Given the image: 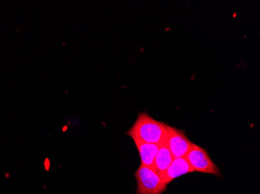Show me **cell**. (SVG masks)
I'll list each match as a JSON object with an SVG mask.
<instances>
[{
  "label": "cell",
  "mask_w": 260,
  "mask_h": 194,
  "mask_svg": "<svg viewBox=\"0 0 260 194\" xmlns=\"http://www.w3.org/2000/svg\"><path fill=\"white\" fill-rule=\"evenodd\" d=\"M186 157L194 171L222 177L220 169L211 160L207 150L197 144H192Z\"/></svg>",
  "instance_id": "cell-3"
},
{
  "label": "cell",
  "mask_w": 260,
  "mask_h": 194,
  "mask_svg": "<svg viewBox=\"0 0 260 194\" xmlns=\"http://www.w3.org/2000/svg\"><path fill=\"white\" fill-rule=\"evenodd\" d=\"M167 124L153 119L147 112H139L138 117L125 135L134 141L150 143L160 145L167 144Z\"/></svg>",
  "instance_id": "cell-1"
},
{
  "label": "cell",
  "mask_w": 260,
  "mask_h": 194,
  "mask_svg": "<svg viewBox=\"0 0 260 194\" xmlns=\"http://www.w3.org/2000/svg\"><path fill=\"white\" fill-rule=\"evenodd\" d=\"M134 143L140 154L141 165L153 168L154 160L158 152V144H150V143L138 141H135Z\"/></svg>",
  "instance_id": "cell-6"
},
{
  "label": "cell",
  "mask_w": 260,
  "mask_h": 194,
  "mask_svg": "<svg viewBox=\"0 0 260 194\" xmlns=\"http://www.w3.org/2000/svg\"><path fill=\"white\" fill-rule=\"evenodd\" d=\"M193 172L195 171L188 163L186 157L174 158L170 166L160 176L165 183L169 185L177 178Z\"/></svg>",
  "instance_id": "cell-5"
},
{
  "label": "cell",
  "mask_w": 260,
  "mask_h": 194,
  "mask_svg": "<svg viewBox=\"0 0 260 194\" xmlns=\"http://www.w3.org/2000/svg\"><path fill=\"white\" fill-rule=\"evenodd\" d=\"M173 159L170 150L168 148L167 144H160L159 145L158 152L154 160L153 168L161 175L170 166Z\"/></svg>",
  "instance_id": "cell-7"
},
{
  "label": "cell",
  "mask_w": 260,
  "mask_h": 194,
  "mask_svg": "<svg viewBox=\"0 0 260 194\" xmlns=\"http://www.w3.org/2000/svg\"><path fill=\"white\" fill-rule=\"evenodd\" d=\"M137 183L136 194H162L168 185L154 168L140 165L134 173Z\"/></svg>",
  "instance_id": "cell-2"
},
{
  "label": "cell",
  "mask_w": 260,
  "mask_h": 194,
  "mask_svg": "<svg viewBox=\"0 0 260 194\" xmlns=\"http://www.w3.org/2000/svg\"><path fill=\"white\" fill-rule=\"evenodd\" d=\"M168 131L167 145L173 158L185 157L193 143L188 139L183 130L166 125Z\"/></svg>",
  "instance_id": "cell-4"
}]
</instances>
